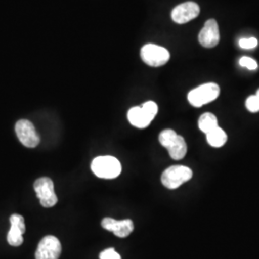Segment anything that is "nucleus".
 Instances as JSON below:
<instances>
[{
    "label": "nucleus",
    "instance_id": "16",
    "mask_svg": "<svg viewBox=\"0 0 259 259\" xmlns=\"http://www.w3.org/2000/svg\"><path fill=\"white\" fill-rule=\"evenodd\" d=\"M178 137V134L174 130L167 129L163 130L159 136H158V140L159 143L164 147L167 148Z\"/></svg>",
    "mask_w": 259,
    "mask_h": 259
},
{
    "label": "nucleus",
    "instance_id": "5",
    "mask_svg": "<svg viewBox=\"0 0 259 259\" xmlns=\"http://www.w3.org/2000/svg\"><path fill=\"white\" fill-rule=\"evenodd\" d=\"M34 189L44 207H52L57 204L58 198L54 190V184L50 178L42 177L37 179L34 184Z\"/></svg>",
    "mask_w": 259,
    "mask_h": 259
},
{
    "label": "nucleus",
    "instance_id": "9",
    "mask_svg": "<svg viewBox=\"0 0 259 259\" xmlns=\"http://www.w3.org/2000/svg\"><path fill=\"white\" fill-rule=\"evenodd\" d=\"M199 41L205 48L215 47L220 41L219 26L215 19H208L199 34Z\"/></svg>",
    "mask_w": 259,
    "mask_h": 259
},
{
    "label": "nucleus",
    "instance_id": "7",
    "mask_svg": "<svg viewBox=\"0 0 259 259\" xmlns=\"http://www.w3.org/2000/svg\"><path fill=\"white\" fill-rule=\"evenodd\" d=\"M62 252V245L60 240L53 236L47 235L38 243L36 259H59Z\"/></svg>",
    "mask_w": 259,
    "mask_h": 259
},
{
    "label": "nucleus",
    "instance_id": "21",
    "mask_svg": "<svg viewBox=\"0 0 259 259\" xmlns=\"http://www.w3.org/2000/svg\"><path fill=\"white\" fill-rule=\"evenodd\" d=\"M100 259H121L120 254L116 252L113 248H109L107 250H103L99 255Z\"/></svg>",
    "mask_w": 259,
    "mask_h": 259
},
{
    "label": "nucleus",
    "instance_id": "3",
    "mask_svg": "<svg viewBox=\"0 0 259 259\" xmlns=\"http://www.w3.org/2000/svg\"><path fill=\"white\" fill-rule=\"evenodd\" d=\"M193 172L189 167L173 165L165 169L161 175V183L168 189H177L190 181Z\"/></svg>",
    "mask_w": 259,
    "mask_h": 259
},
{
    "label": "nucleus",
    "instance_id": "8",
    "mask_svg": "<svg viewBox=\"0 0 259 259\" xmlns=\"http://www.w3.org/2000/svg\"><path fill=\"white\" fill-rule=\"evenodd\" d=\"M200 15V6L192 1H187L176 6L172 13L171 18L178 24H185L190 20L196 19Z\"/></svg>",
    "mask_w": 259,
    "mask_h": 259
},
{
    "label": "nucleus",
    "instance_id": "14",
    "mask_svg": "<svg viewBox=\"0 0 259 259\" xmlns=\"http://www.w3.org/2000/svg\"><path fill=\"white\" fill-rule=\"evenodd\" d=\"M205 136L207 143L213 148H221L228 141L226 132L219 126L205 134Z\"/></svg>",
    "mask_w": 259,
    "mask_h": 259
},
{
    "label": "nucleus",
    "instance_id": "20",
    "mask_svg": "<svg viewBox=\"0 0 259 259\" xmlns=\"http://www.w3.org/2000/svg\"><path fill=\"white\" fill-rule=\"evenodd\" d=\"M239 65L243 67H247L250 70H255L258 67V64L255 60L250 57H242L239 60Z\"/></svg>",
    "mask_w": 259,
    "mask_h": 259
},
{
    "label": "nucleus",
    "instance_id": "4",
    "mask_svg": "<svg viewBox=\"0 0 259 259\" xmlns=\"http://www.w3.org/2000/svg\"><path fill=\"white\" fill-rule=\"evenodd\" d=\"M140 57L146 65L158 67L168 63L170 59V53L164 47L148 44L141 48Z\"/></svg>",
    "mask_w": 259,
    "mask_h": 259
},
{
    "label": "nucleus",
    "instance_id": "15",
    "mask_svg": "<svg viewBox=\"0 0 259 259\" xmlns=\"http://www.w3.org/2000/svg\"><path fill=\"white\" fill-rule=\"evenodd\" d=\"M199 129L201 130L204 134H207L211 130L218 127V119L217 117L210 112H205L201 115L198 121Z\"/></svg>",
    "mask_w": 259,
    "mask_h": 259
},
{
    "label": "nucleus",
    "instance_id": "17",
    "mask_svg": "<svg viewBox=\"0 0 259 259\" xmlns=\"http://www.w3.org/2000/svg\"><path fill=\"white\" fill-rule=\"evenodd\" d=\"M141 107L144 111H146V113L152 119H154L156 117L157 111H158V107L154 101H147V102L144 103Z\"/></svg>",
    "mask_w": 259,
    "mask_h": 259
},
{
    "label": "nucleus",
    "instance_id": "2",
    "mask_svg": "<svg viewBox=\"0 0 259 259\" xmlns=\"http://www.w3.org/2000/svg\"><path fill=\"white\" fill-rule=\"evenodd\" d=\"M220 95V87L215 83H203L190 91L187 95V99L190 105L195 108L203 107L208 103H211Z\"/></svg>",
    "mask_w": 259,
    "mask_h": 259
},
{
    "label": "nucleus",
    "instance_id": "18",
    "mask_svg": "<svg viewBox=\"0 0 259 259\" xmlns=\"http://www.w3.org/2000/svg\"><path fill=\"white\" fill-rule=\"evenodd\" d=\"M246 108L250 112H258L259 99L256 95H251L246 100Z\"/></svg>",
    "mask_w": 259,
    "mask_h": 259
},
{
    "label": "nucleus",
    "instance_id": "11",
    "mask_svg": "<svg viewBox=\"0 0 259 259\" xmlns=\"http://www.w3.org/2000/svg\"><path fill=\"white\" fill-rule=\"evenodd\" d=\"M101 225L105 230L113 232L117 237H120V238H125L129 236L135 228L134 222L130 219L118 221L110 217L104 218Z\"/></svg>",
    "mask_w": 259,
    "mask_h": 259
},
{
    "label": "nucleus",
    "instance_id": "19",
    "mask_svg": "<svg viewBox=\"0 0 259 259\" xmlns=\"http://www.w3.org/2000/svg\"><path fill=\"white\" fill-rule=\"evenodd\" d=\"M258 45V40L255 37H243L239 40V46L243 49H252Z\"/></svg>",
    "mask_w": 259,
    "mask_h": 259
},
{
    "label": "nucleus",
    "instance_id": "22",
    "mask_svg": "<svg viewBox=\"0 0 259 259\" xmlns=\"http://www.w3.org/2000/svg\"><path fill=\"white\" fill-rule=\"evenodd\" d=\"M255 95H256V96H257V97H258V99H259V90H258V91H257V93H256V94H255Z\"/></svg>",
    "mask_w": 259,
    "mask_h": 259
},
{
    "label": "nucleus",
    "instance_id": "13",
    "mask_svg": "<svg viewBox=\"0 0 259 259\" xmlns=\"http://www.w3.org/2000/svg\"><path fill=\"white\" fill-rule=\"evenodd\" d=\"M170 157L175 160H181L187 153V144L182 136L177 137L175 140L167 147Z\"/></svg>",
    "mask_w": 259,
    "mask_h": 259
},
{
    "label": "nucleus",
    "instance_id": "12",
    "mask_svg": "<svg viewBox=\"0 0 259 259\" xmlns=\"http://www.w3.org/2000/svg\"><path fill=\"white\" fill-rule=\"evenodd\" d=\"M128 119L130 123L139 128L144 129L148 127L153 119L146 113V111L142 109V107H133L128 111Z\"/></svg>",
    "mask_w": 259,
    "mask_h": 259
},
{
    "label": "nucleus",
    "instance_id": "6",
    "mask_svg": "<svg viewBox=\"0 0 259 259\" xmlns=\"http://www.w3.org/2000/svg\"><path fill=\"white\" fill-rule=\"evenodd\" d=\"M16 134L19 141L27 148L37 147L40 141L39 136L37 135L32 122L26 119L18 121L16 124Z\"/></svg>",
    "mask_w": 259,
    "mask_h": 259
},
{
    "label": "nucleus",
    "instance_id": "1",
    "mask_svg": "<svg viewBox=\"0 0 259 259\" xmlns=\"http://www.w3.org/2000/svg\"><path fill=\"white\" fill-rule=\"evenodd\" d=\"M92 171L100 179H115L121 174V163L116 157L102 156L95 157L92 162Z\"/></svg>",
    "mask_w": 259,
    "mask_h": 259
},
{
    "label": "nucleus",
    "instance_id": "10",
    "mask_svg": "<svg viewBox=\"0 0 259 259\" xmlns=\"http://www.w3.org/2000/svg\"><path fill=\"white\" fill-rule=\"evenodd\" d=\"M11 229H10L7 241L11 246L19 247L23 243V234L26 231L24 218L19 214H13L10 217Z\"/></svg>",
    "mask_w": 259,
    "mask_h": 259
}]
</instances>
